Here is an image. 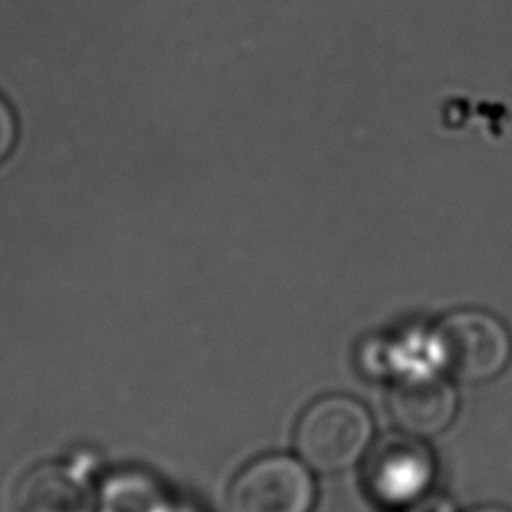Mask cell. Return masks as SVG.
Instances as JSON below:
<instances>
[{"label":"cell","mask_w":512,"mask_h":512,"mask_svg":"<svg viewBox=\"0 0 512 512\" xmlns=\"http://www.w3.org/2000/svg\"><path fill=\"white\" fill-rule=\"evenodd\" d=\"M420 440L402 432L372 446L364 476L374 500L398 508L416 502L428 490L434 458Z\"/></svg>","instance_id":"4"},{"label":"cell","mask_w":512,"mask_h":512,"mask_svg":"<svg viewBox=\"0 0 512 512\" xmlns=\"http://www.w3.org/2000/svg\"><path fill=\"white\" fill-rule=\"evenodd\" d=\"M430 342L440 368L458 382L480 384L496 378L512 356L508 328L478 308L446 314L434 326Z\"/></svg>","instance_id":"2"},{"label":"cell","mask_w":512,"mask_h":512,"mask_svg":"<svg viewBox=\"0 0 512 512\" xmlns=\"http://www.w3.org/2000/svg\"><path fill=\"white\" fill-rule=\"evenodd\" d=\"M16 142V118L6 104V100L0 96V162L6 160V156L12 152Z\"/></svg>","instance_id":"6"},{"label":"cell","mask_w":512,"mask_h":512,"mask_svg":"<svg viewBox=\"0 0 512 512\" xmlns=\"http://www.w3.org/2000/svg\"><path fill=\"white\" fill-rule=\"evenodd\" d=\"M456 390L430 372H410L398 378L388 396V410L400 432L428 438L440 434L456 416Z\"/></svg>","instance_id":"5"},{"label":"cell","mask_w":512,"mask_h":512,"mask_svg":"<svg viewBox=\"0 0 512 512\" xmlns=\"http://www.w3.org/2000/svg\"><path fill=\"white\" fill-rule=\"evenodd\" d=\"M470 512H512V510L506 508V506H480V508H474Z\"/></svg>","instance_id":"7"},{"label":"cell","mask_w":512,"mask_h":512,"mask_svg":"<svg viewBox=\"0 0 512 512\" xmlns=\"http://www.w3.org/2000/svg\"><path fill=\"white\" fill-rule=\"evenodd\" d=\"M228 502L232 512H312L316 482L304 460L266 454L238 472Z\"/></svg>","instance_id":"3"},{"label":"cell","mask_w":512,"mask_h":512,"mask_svg":"<svg viewBox=\"0 0 512 512\" xmlns=\"http://www.w3.org/2000/svg\"><path fill=\"white\" fill-rule=\"evenodd\" d=\"M368 408L346 394H328L314 400L298 418L294 446L310 468L338 472L356 464L372 442Z\"/></svg>","instance_id":"1"}]
</instances>
